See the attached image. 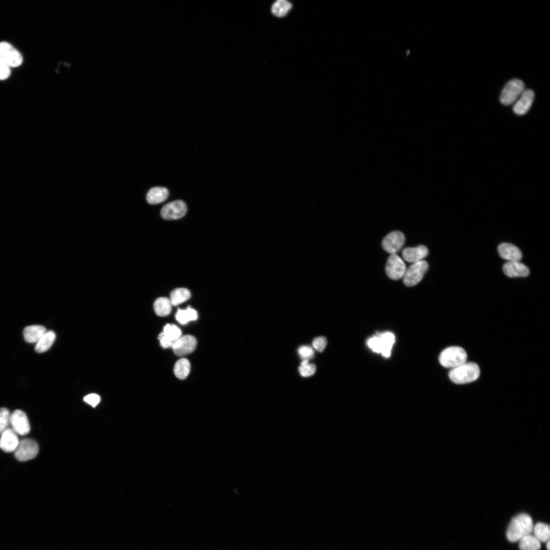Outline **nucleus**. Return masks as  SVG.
Wrapping results in <instances>:
<instances>
[{"mask_svg": "<svg viewBox=\"0 0 550 550\" xmlns=\"http://www.w3.org/2000/svg\"><path fill=\"white\" fill-rule=\"evenodd\" d=\"M533 520L526 513H520L511 520L507 528L506 536L510 542H516L524 536L531 534L533 529Z\"/></svg>", "mask_w": 550, "mask_h": 550, "instance_id": "f257e3e1", "label": "nucleus"}, {"mask_svg": "<svg viewBox=\"0 0 550 550\" xmlns=\"http://www.w3.org/2000/svg\"><path fill=\"white\" fill-rule=\"evenodd\" d=\"M480 370L475 363L468 362L453 368L449 373L450 380L457 384H463L475 381L480 375Z\"/></svg>", "mask_w": 550, "mask_h": 550, "instance_id": "f03ea898", "label": "nucleus"}, {"mask_svg": "<svg viewBox=\"0 0 550 550\" xmlns=\"http://www.w3.org/2000/svg\"><path fill=\"white\" fill-rule=\"evenodd\" d=\"M467 357L466 351L462 347L450 346L441 353L439 361L444 367L453 369L465 363Z\"/></svg>", "mask_w": 550, "mask_h": 550, "instance_id": "7ed1b4c3", "label": "nucleus"}, {"mask_svg": "<svg viewBox=\"0 0 550 550\" xmlns=\"http://www.w3.org/2000/svg\"><path fill=\"white\" fill-rule=\"evenodd\" d=\"M394 343V335L391 332H384L370 338L367 345L374 352L380 353L383 356L388 358Z\"/></svg>", "mask_w": 550, "mask_h": 550, "instance_id": "20e7f679", "label": "nucleus"}, {"mask_svg": "<svg viewBox=\"0 0 550 550\" xmlns=\"http://www.w3.org/2000/svg\"><path fill=\"white\" fill-rule=\"evenodd\" d=\"M525 90V85L521 80L515 78L509 81L501 92V102L505 105L515 103Z\"/></svg>", "mask_w": 550, "mask_h": 550, "instance_id": "39448f33", "label": "nucleus"}, {"mask_svg": "<svg viewBox=\"0 0 550 550\" xmlns=\"http://www.w3.org/2000/svg\"><path fill=\"white\" fill-rule=\"evenodd\" d=\"M429 268L428 263L424 260L414 263L406 269L403 276V283L407 287L418 284L423 279Z\"/></svg>", "mask_w": 550, "mask_h": 550, "instance_id": "423d86ee", "label": "nucleus"}, {"mask_svg": "<svg viewBox=\"0 0 550 550\" xmlns=\"http://www.w3.org/2000/svg\"><path fill=\"white\" fill-rule=\"evenodd\" d=\"M39 452L38 444L30 438L22 439L14 451L15 458L19 461H25L36 457Z\"/></svg>", "mask_w": 550, "mask_h": 550, "instance_id": "0eeeda50", "label": "nucleus"}, {"mask_svg": "<svg viewBox=\"0 0 550 550\" xmlns=\"http://www.w3.org/2000/svg\"><path fill=\"white\" fill-rule=\"evenodd\" d=\"M187 211L185 203L180 200L168 203L161 210V217L168 220L177 219L183 217Z\"/></svg>", "mask_w": 550, "mask_h": 550, "instance_id": "6e6552de", "label": "nucleus"}, {"mask_svg": "<svg viewBox=\"0 0 550 550\" xmlns=\"http://www.w3.org/2000/svg\"><path fill=\"white\" fill-rule=\"evenodd\" d=\"M0 57L9 67L19 66L23 61L21 53L11 44L5 41L0 42Z\"/></svg>", "mask_w": 550, "mask_h": 550, "instance_id": "1a4fd4ad", "label": "nucleus"}, {"mask_svg": "<svg viewBox=\"0 0 550 550\" xmlns=\"http://www.w3.org/2000/svg\"><path fill=\"white\" fill-rule=\"evenodd\" d=\"M406 269L402 259L396 254H391L386 266L387 275L392 280H398L403 277Z\"/></svg>", "mask_w": 550, "mask_h": 550, "instance_id": "9d476101", "label": "nucleus"}, {"mask_svg": "<svg viewBox=\"0 0 550 550\" xmlns=\"http://www.w3.org/2000/svg\"><path fill=\"white\" fill-rule=\"evenodd\" d=\"M405 238L404 234L399 231L388 234L382 241L384 250L391 254H396L403 246Z\"/></svg>", "mask_w": 550, "mask_h": 550, "instance_id": "9b49d317", "label": "nucleus"}, {"mask_svg": "<svg viewBox=\"0 0 550 550\" xmlns=\"http://www.w3.org/2000/svg\"><path fill=\"white\" fill-rule=\"evenodd\" d=\"M12 429L18 434L25 435L30 431V425L25 413L21 410H15L10 416Z\"/></svg>", "mask_w": 550, "mask_h": 550, "instance_id": "f8f14e48", "label": "nucleus"}, {"mask_svg": "<svg viewBox=\"0 0 550 550\" xmlns=\"http://www.w3.org/2000/svg\"><path fill=\"white\" fill-rule=\"evenodd\" d=\"M197 340L191 335L181 336L174 343L172 348L174 353L179 356L193 352L197 346Z\"/></svg>", "mask_w": 550, "mask_h": 550, "instance_id": "ddd939ff", "label": "nucleus"}, {"mask_svg": "<svg viewBox=\"0 0 550 550\" xmlns=\"http://www.w3.org/2000/svg\"><path fill=\"white\" fill-rule=\"evenodd\" d=\"M181 335V331L176 325L167 324L164 326L163 332L159 335L158 339L163 348L172 347Z\"/></svg>", "mask_w": 550, "mask_h": 550, "instance_id": "4468645a", "label": "nucleus"}, {"mask_svg": "<svg viewBox=\"0 0 550 550\" xmlns=\"http://www.w3.org/2000/svg\"><path fill=\"white\" fill-rule=\"evenodd\" d=\"M534 98V93L530 89L524 91L515 102L513 107L514 112L518 115L525 114L530 109Z\"/></svg>", "mask_w": 550, "mask_h": 550, "instance_id": "2eb2a0df", "label": "nucleus"}, {"mask_svg": "<svg viewBox=\"0 0 550 550\" xmlns=\"http://www.w3.org/2000/svg\"><path fill=\"white\" fill-rule=\"evenodd\" d=\"M19 441L17 434L9 428L1 434L0 448L6 452H14Z\"/></svg>", "mask_w": 550, "mask_h": 550, "instance_id": "dca6fc26", "label": "nucleus"}, {"mask_svg": "<svg viewBox=\"0 0 550 550\" xmlns=\"http://www.w3.org/2000/svg\"><path fill=\"white\" fill-rule=\"evenodd\" d=\"M504 273L509 277H525L529 274V268L519 261H508L503 266Z\"/></svg>", "mask_w": 550, "mask_h": 550, "instance_id": "f3484780", "label": "nucleus"}, {"mask_svg": "<svg viewBox=\"0 0 550 550\" xmlns=\"http://www.w3.org/2000/svg\"><path fill=\"white\" fill-rule=\"evenodd\" d=\"M498 252L501 258L508 261H519L522 253L516 246L509 243H502L498 246Z\"/></svg>", "mask_w": 550, "mask_h": 550, "instance_id": "a211bd4d", "label": "nucleus"}, {"mask_svg": "<svg viewBox=\"0 0 550 550\" xmlns=\"http://www.w3.org/2000/svg\"><path fill=\"white\" fill-rule=\"evenodd\" d=\"M428 249L424 245H420L417 247H408L405 248L402 251V256L404 259L409 262L415 263L425 258L428 255Z\"/></svg>", "mask_w": 550, "mask_h": 550, "instance_id": "6ab92c4d", "label": "nucleus"}, {"mask_svg": "<svg viewBox=\"0 0 550 550\" xmlns=\"http://www.w3.org/2000/svg\"><path fill=\"white\" fill-rule=\"evenodd\" d=\"M168 189L164 187L157 186L150 188L147 194V202L156 204L164 201L169 196Z\"/></svg>", "mask_w": 550, "mask_h": 550, "instance_id": "aec40b11", "label": "nucleus"}, {"mask_svg": "<svg viewBox=\"0 0 550 550\" xmlns=\"http://www.w3.org/2000/svg\"><path fill=\"white\" fill-rule=\"evenodd\" d=\"M46 333V328L42 325H33L25 327L23 330L25 340L29 343L37 342Z\"/></svg>", "mask_w": 550, "mask_h": 550, "instance_id": "412c9836", "label": "nucleus"}, {"mask_svg": "<svg viewBox=\"0 0 550 550\" xmlns=\"http://www.w3.org/2000/svg\"><path fill=\"white\" fill-rule=\"evenodd\" d=\"M56 338V334L52 331L46 332L37 342L35 350L38 353H42L50 348Z\"/></svg>", "mask_w": 550, "mask_h": 550, "instance_id": "4be33fe9", "label": "nucleus"}, {"mask_svg": "<svg viewBox=\"0 0 550 550\" xmlns=\"http://www.w3.org/2000/svg\"><path fill=\"white\" fill-rule=\"evenodd\" d=\"M172 306L170 299L161 297L155 300L153 307L156 315L159 316H166L170 314Z\"/></svg>", "mask_w": 550, "mask_h": 550, "instance_id": "5701e85b", "label": "nucleus"}, {"mask_svg": "<svg viewBox=\"0 0 550 550\" xmlns=\"http://www.w3.org/2000/svg\"><path fill=\"white\" fill-rule=\"evenodd\" d=\"M191 297L189 290L184 288H178L172 291L170 301L172 306H177L189 299Z\"/></svg>", "mask_w": 550, "mask_h": 550, "instance_id": "b1692460", "label": "nucleus"}, {"mask_svg": "<svg viewBox=\"0 0 550 550\" xmlns=\"http://www.w3.org/2000/svg\"><path fill=\"white\" fill-rule=\"evenodd\" d=\"M519 541L520 550H539L541 547V542L531 534L524 536Z\"/></svg>", "mask_w": 550, "mask_h": 550, "instance_id": "393cba45", "label": "nucleus"}, {"mask_svg": "<svg viewBox=\"0 0 550 550\" xmlns=\"http://www.w3.org/2000/svg\"><path fill=\"white\" fill-rule=\"evenodd\" d=\"M190 369L189 361L185 358L179 360L175 364L174 372L176 376L180 379H184L188 376Z\"/></svg>", "mask_w": 550, "mask_h": 550, "instance_id": "a878e982", "label": "nucleus"}, {"mask_svg": "<svg viewBox=\"0 0 550 550\" xmlns=\"http://www.w3.org/2000/svg\"><path fill=\"white\" fill-rule=\"evenodd\" d=\"M534 536L540 542H547L549 540L550 536V529L548 525L537 522L533 527V529Z\"/></svg>", "mask_w": 550, "mask_h": 550, "instance_id": "bb28decb", "label": "nucleus"}, {"mask_svg": "<svg viewBox=\"0 0 550 550\" xmlns=\"http://www.w3.org/2000/svg\"><path fill=\"white\" fill-rule=\"evenodd\" d=\"M176 319L180 323L185 324L190 321L196 320L197 319V313L190 307L184 310L179 309L176 314Z\"/></svg>", "mask_w": 550, "mask_h": 550, "instance_id": "cd10ccee", "label": "nucleus"}, {"mask_svg": "<svg viewBox=\"0 0 550 550\" xmlns=\"http://www.w3.org/2000/svg\"><path fill=\"white\" fill-rule=\"evenodd\" d=\"M291 7L292 5L289 2L285 0H279L272 5L271 12L276 16L283 17L287 14Z\"/></svg>", "mask_w": 550, "mask_h": 550, "instance_id": "c85d7f7f", "label": "nucleus"}, {"mask_svg": "<svg viewBox=\"0 0 550 550\" xmlns=\"http://www.w3.org/2000/svg\"><path fill=\"white\" fill-rule=\"evenodd\" d=\"M11 414L9 410L5 408H0V435L9 428L10 424Z\"/></svg>", "mask_w": 550, "mask_h": 550, "instance_id": "c756f323", "label": "nucleus"}, {"mask_svg": "<svg viewBox=\"0 0 550 550\" xmlns=\"http://www.w3.org/2000/svg\"><path fill=\"white\" fill-rule=\"evenodd\" d=\"M300 375L304 377H308L314 374L316 371V366L313 364H308V360H304L301 363V366L298 368Z\"/></svg>", "mask_w": 550, "mask_h": 550, "instance_id": "7c9ffc66", "label": "nucleus"}, {"mask_svg": "<svg viewBox=\"0 0 550 550\" xmlns=\"http://www.w3.org/2000/svg\"><path fill=\"white\" fill-rule=\"evenodd\" d=\"M298 353L303 360H309L313 358L314 355L313 349L308 346H300L298 349Z\"/></svg>", "mask_w": 550, "mask_h": 550, "instance_id": "2f4dec72", "label": "nucleus"}, {"mask_svg": "<svg viewBox=\"0 0 550 550\" xmlns=\"http://www.w3.org/2000/svg\"><path fill=\"white\" fill-rule=\"evenodd\" d=\"M326 344L327 341L325 337H319L313 340L312 345L317 351L321 352L324 349Z\"/></svg>", "mask_w": 550, "mask_h": 550, "instance_id": "473e14b6", "label": "nucleus"}, {"mask_svg": "<svg viewBox=\"0 0 550 550\" xmlns=\"http://www.w3.org/2000/svg\"><path fill=\"white\" fill-rule=\"evenodd\" d=\"M10 73V67L0 57V80L7 78Z\"/></svg>", "mask_w": 550, "mask_h": 550, "instance_id": "72a5a7b5", "label": "nucleus"}, {"mask_svg": "<svg viewBox=\"0 0 550 550\" xmlns=\"http://www.w3.org/2000/svg\"><path fill=\"white\" fill-rule=\"evenodd\" d=\"M84 400L85 402L94 407L99 403L100 398L97 394H90L85 396Z\"/></svg>", "mask_w": 550, "mask_h": 550, "instance_id": "f704fd0d", "label": "nucleus"}, {"mask_svg": "<svg viewBox=\"0 0 550 550\" xmlns=\"http://www.w3.org/2000/svg\"><path fill=\"white\" fill-rule=\"evenodd\" d=\"M549 546H550L549 541L548 540V541H547V544H546V548H547V550L550 549Z\"/></svg>", "mask_w": 550, "mask_h": 550, "instance_id": "c9c22d12", "label": "nucleus"}]
</instances>
